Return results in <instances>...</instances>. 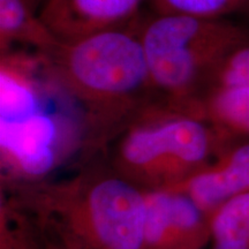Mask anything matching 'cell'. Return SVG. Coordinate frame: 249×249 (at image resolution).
<instances>
[{
    "label": "cell",
    "mask_w": 249,
    "mask_h": 249,
    "mask_svg": "<svg viewBox=\"0 0 249 249\" xmlns=\"http://www.w3.org/2000/svg\"><path fill=\"white\" fill-rule=\"evenodd\" d=\"M45 241L73 249H141L145 191L113 166H88L60 181L6 182Z\"/></svg>",
    "instance_id": "obj_1"
},
{
    "label": "cell",
    "mask_w": 249,
    "mask_h": 249,
    "mask_svg": "<svg viewBox=\"0 0 249 249\" xmlns=\"http://www.w3.org/2000/svg\"><path fill=\"white\" fill-rule=\"evenodd\" d=\"M49 55L62 85L85 108L95 151L161 102L152 86L140 28L60 43Z\"/></svg>",
    "instance_id": "obj_2"
},
{
    "label": "cell",
    "mask_w": 249,
    "mask_h": 249,
    "mask_svg": "<svg viewBox=\"0 0 249 249\" xmlns=\"http://www.w3.org/2000/svg\"><path fill=\"white\" fill-rule=\"evenodd\" d=\"M95 152L85 108L55 68L26 97L0 114V154L5 182L45 180L79 152Z\"/></svg>",
    "instance_id": "obj_3"
},
{
    "label": "cell",
    "mask_w": 249,
    "mask_h": 249,
    "mask_svg": "<svg viewBox=\"0 0 249 249\" xmlns=\"http://www.w3.org/2000/svg\"><path fill=\"white\" fill-rule=\"evenodd\" d=\"M118 138L112 166L145 192L179 186L231 140L204 118L163 102L147 108Z\"/></svg>",
    "instance_id": "obj_4"
},
{
    "label": "cell",
    "mask_w": 249,
    "mask_h": 249,
    "mask_svg": "<svg viewBox=\"0 0 249 249\" xmlns=\"http://www.w3.org/2000/svg\"><path fill=\"white\" fill-rule=\"evenodd\" d=\"M140 38L160 101L196 113L219 65L249 30L226 18L158 14L140 27Z\"/></svg>",
    "instance_id": "obj_5"
},
{
    "label": "cell",
    "mask_w": 249,
    "mask_h": 249,
    "mask_svg": "<svg viewBox=\"0 0 249 249\" xmlns=\"http://www.w3.org/2000/svg\"><path fill=\"white\" fill-rule=\"evenodd\" d=\"M209 219L186 193L147 191L141 249H203L210 244Z\"/></svg>",
    "instance_id": "obj_6"
},
{
    "label": "cell",
    "mask_w": 249,
    "mask_h": 249,
    "mask_svg": "<svg viewBox=\"0 0 249 249\" xmlns=\"http://www.w3.org/2000/svg\"><path fill=\"white\" fill-rule=\"evenodd\" d=\"M143 0H45L38 15L61 44L128 27Z\"/></svg>",
    "instance_id": "obj_7"
},
{
    "label": "cell",
    "mask_w": 249,
    "mask_h": 249,
    "mask_svg": "<svg viewBox=\"0 0 249 249\" xmlns=\"http://www.w3.org/2000/svg\"><path fill=\"white\" fill-rule=\"evenodd\" d=\"M171 189L186 193L209 214L249 191V138L231 139L209 164Z\"/></svg>",
    "instance_id": "obj_8"
},
{
    "label": "cell",
    "mask_w": 249,
    "mask_h": 249,
    "mask_svg": "<svg viewBox=\"0 0 249 249\" xmlns=\"http://www.w3.org/2000/svg\"><path fill=\"white\" fill-rule=\"evenodd\" d=\"M59 45L26 0H0V52L23 46L50 53Z\"/></svg>",
    "instance_id": "obj_9"
},
{
    "label": "cell",
    "mask_w": 249,
    "mask_h": 249,
    "mask_svg": "<svg viewBox=\"0 0 249 249\" xmlns=\"http://www.w3.org/2000/svg\"><path fill=\"white\" fill-rule=\"evenodd\" d=\"M197 113L227 139L249 138V86H218L200 99Z\"/></svg>",
    "instance_id": "obj_10"
},
{
    "label": "cell",
    "mask_w": 249,
    "mask_h": 249,
    "mask_svg": "<svg viewBox=\"0 0 249 249\" xmlns=\"http://www.w3.org/2000/svg\"><path fill=\"white\" fill-rule=\"evenodd\" d=\"M209 217L211 249H249V191L219 205Z\"/></svg>",
    "instance_id": "obj_11"
},
{
    "label": "cell",
    "mask_w": 249,
    "mask_h": 249,
    "mask_svg": "<svg viewBox=\"0 0 249 249\" xmlns=\"http://www.w3.org/2000/svg\"><path fill=\"white\" fill-rule=\"evenodd\" d=\"M1 249H45V239L33 218L9 197L1 203Z\"/></svg>",
    "instance_id": "obj_12"
},
{
    "label": "cell",
    "mask_w": 249,
    "mask_h": 249,
    "mask_svg": "<svg viewBox=\"0 0 249 249\" xmlns=\"http://www.w3.org/2000/svg\"><path fill=\"white\" fill-rule=\"evenodd\" d=\"M248 0H151L158 14L225 18L240 12Z\"/></svg>",
    "instance_id": "obj_13"
},
{
    "label": "cell",
    "mask_w": 249,
    "mask_h": 249,
    "mask_svg": "<svg viewBox=\"0 0 249 249\" xmlns=\"http://www.w3.org/2000/svg\"><path fill=\"white\" fill-rule=\"evenodd\" d=\"M218 86H249V38L233 49L219 65L210 89Z\"/></svg>",
    "instance_id": "obj_14"
},
{
    "label": "cell",
    "mask_w": 249,
    "mask_h": 249,
    "mask_svg": "<svg viewBox=\"0 0 249 249\" xmlns=\"http://www.w3.org/2000/svg\"><path fill=\"white\" fill-rule=\"evenodd\" d=\"M45 249H73V248H70V247H66V246L55 244V242L45 241Z\"/></svg>",
    "instance_id": "obj_15"
},
{
    "label": "cell",
    "mask_w": 249,
    "mask_h": 249,
    "mask_svg": "<svg viewBox=\"0 0 249 249\" xmlns=\"http://www.w3.org/2000/svg\"><path fill=\"white\" fill-rule=\"evenodd\" d=\"M26 1L36 11V8H40V6L44 4L45 0H26Z\"/></svg>",
    "instance_id": "obj_16"
},
{
    "label": "cell",
    "mask_w": 249,
    "mask_h": 249,
    "mask_svg": "<svg viewBox=\"0 0 249 249\" xmlns=\"http://www.w3.org/2000/svg\"><path fill=\"white\" fill-rule=\"evenodd\" d=\"M241 13H245V14H247V15H249V0L247 2H246V5L244 6V7H242V9H241Z\"/></svg>",
    "instance_id": "obj_17"
}]
</instances>
